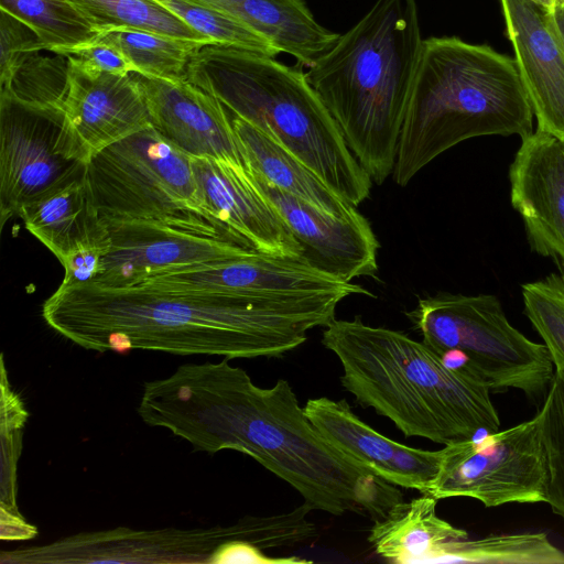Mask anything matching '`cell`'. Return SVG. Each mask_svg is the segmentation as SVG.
Here are the masks:
<instances>
[{"mask_svg":"<svg viewBox=\"0 0 564 564\" xmlns=\"http://www.w3.org/2000/svg\"><path fill=\"white\" fill-rule=\"evenodd\" d=\"M500 4L538 129L564 141V46L542 7L531 0H500Z\"/></svg>","mask_w":564,"mask_h":564,"instance_id":"ffe728a7","label":"cell"},{"mask_svg":"<svg viewBox=\"0 0 564 564\" xmlns=\"http://www.w3.org/2000/svg\"><path fill=\"white\" fill-rule=\"evenodd\" d=\"M0 9L29 24L46 51L89 42L98 33L67 0H0Z\"/></svg>","mask_w":564,"mask_h":564,"instance_id":"83f0119b","label":"cell"},{"mask_svg":"<svg viewBox=\"0 0 564 564\" xmlns=\"http://www.w3.org/2000/svg\"><path fill=\"white\" fill-rule=\"evenodd\" d=\"M545 10L564 4V0H531Z\"/></svg>","mask_w":564,"mask_h":564,"instance_id":"f35d334b","label":"cell"},{"mask_svg":"<svg viewBox=\"0 0 564 564\" xmlns=\"http://www.w3.org/2000/svg\"><path fill=\"white\" fill-rule=\"evenodd\" d=\"M97 32L132 28L169 36L216 44L154 0H67Z\"/></svg>","mask_w":564,"mask_h":564,"instance_id":"4316f807","label":"cell"},{"mask_svg":"<svg viewBox=\"0 0 564 564\" xmlns=\"http://www.w3.org/2000/svg\"><path fill=\"white\" fill-rule=\"evenodd\" d=\"M107 224V223H106ZM110 248L108 225L73 248L61 261L65 269L61 284L93 282L99 275L102 260Z\"/></svg>","mask_w":564,"mask_h":564,"instance_id":"e575fe53","label":"cell"},{"mask_svg":"<svg viewBox=\"0 0 564 564\" xmlns=\"http://www.w3.org/2000/svg\"><path fill=\"white\" fill-rule=\"evenodd\" d=\"M50 52L70 57L82 66L96 72L113 74L135 72L134 67L119 50L95 40L69 47H57Z\"/></svg>","mask_w":564,"mask_h":564,"instance_id":"d590c367","label":"cell"},{"mask_svg":"<svg viewBox=\"0 0 564 564\" xmlns=\"http://www.w3.org/2000/svg\"><path fill=\"white\" fill-rule=\"evenodd\" d=\"M224 12L311 67L339 34L319 24L304 0H196Z\"/></svg>","mask_w":564,"mask_h":564,"instance_id":"7402d4cb","label":"cell"},{"mask_svg":"<svg viewBox=\"0 0 564 564\" xmlns=\"http://www.w3.org/2000/svg\"><path fill=\"white\" fill-rule=\"evenodd\" d=\"M304 411L334 447L386 481L426 495L441 464L442 449L413 448L393 441L361 421L345 400H307Z\"/></svg>","mask_w":564,"mask_h":564,"instance_id":"ac0fdd59","label":"cell"},{"mask_svg":"<svg viewBox=\"0 0 564 564\" xmlns=\"http://www.w3.org/2000/svg\"><path fill=\"white\" fill-rule=\"evenodd\" d=\"M67 84L61 107L94 154L149 126L143 94L130 74L96 72L67 57Z\"/></svg>","mask_w":564,"mask_h":564,"instance_id":"d6986e66","label":"cell"},{"mask_svg":"<svg viewBox=\"0 0 564 564\" xmlns=\"http://www.w3.org/2000/svg\"><path fill=\"white\" fill-rule=\"evenodd\" d=\"M0 434H1V480H0V536L8 541H22L34 535L36 527L29 523L19 511L18 462L22 449L23 427L29 412L12 389L4 364L0 357Z\"/></svg>","mask_w":564,"mask_h":564,"instance_id":"d4e9b609","label":"cell"},{"mask_svg":"<svg viewBox=\"0 0 564 564\" xmlns=\"http://www.w3.org/2000/svg\"><path fill=\"white\" fill-rule=\"evenodd\" d=\"M453 563L564 564V551L543 532L468 536L458 544Z\"/></svg>","mask_w":564,"mask_h":564,"instance_id":"f1b7e54d","label":"cell"},{"mask_svg":"<svg viewBox=\"0 0 564 564\" xmlns=\"http://www.w3.org/2000/svg\"><path fill=\"white\" fill-rule=\"evenodd\" d=\"M67 57L54 58L39 53L30 56L15 72L8 91L20 100L37 105H57L64 97L67 84Z\"/></svg>","mask_w":564,"mask_h":564,"instance_id":"d6a6232c","label":"cell"},{"mask_svg":"<svg viewBox=\"0 0 564 564\" xmlns=\"http://www.w3.org/2000/svg\"><path fill=\"white\" fill-rule=\"evenodd\" d=\"M43 50L41 37L29 24L0 9V89L9 86L30 56Z\"/></svg>","mask_w":564,"mask_h":564,"instance_id":"836d02e7","label":"cell"},{"mask_svg":"<svg viewBox=\"0 0 564 564\" xmlns=\"http://www.w3.org/2000/svg\"><path fill=\"white\" fill-rule=\"evenodd\" d=\"M312 563L305 558L270 557L262 549L239 540L226 541L218 545L209 557L208 564H304Z\"/></svg>","mask_w":564,"mask_h":564,"instance_id":"8d00e7d4","label":"cell"},{"mask_svg":"<svg viewBox=\"0 0 564 564\" xmlns=\"http://www.w3.org/2000/svg\"><path fill=\"white\" fill-rule=\"evenodd\" d=\"M187 82L280 142L352 206L369 197L370 176L301 69L207 44L191 56Z\"/></svg>","mask_w":564,"mask_h":564,"instance_id":"8992f818","label":"cell"},{"mask_svg":"<svg viewBox=\"0 0 564 564\" xmlns=\"http://www.w3.org/2000/svg\"><path fill=\"white\" fill-rule=\"evenodd\" d=\"M406 316L425 345L490 390L517 389L544 400L555 372L550 352L509 323L497 296L442 292L420 297Z\"/></svg>","mask_w":564,"mask_h":564,"instance_id":"52a82bcc","label":"cell"},{"mask_svg":"<svg viewBox=\"0 0 564 564\" xmlns=\"http://www.w3.org/2000/svg\"><path fill=\"white\" fill-rule=\"evenodd\" d=\"M18 216L59 262L107 225L96 207L87 176L25 204Z\"/></svg>","mask_w":564,"mask_h":564,"instance_id":"cb8c5ba5","label":"cell"},{"mask_svg":"<svg viewBox=\"0 0 564 564\" xmlns=\"http://www.w3.org/2000/svg\"><path fill=\"white\" fill-rule=\"evenodd\" d=\"M230 119L249 172L326 213L344 216L357 208L275 139L238 116Z\"/></svg>","mask_w":564,"mask_h":564,"instance_id":"603a6c76","label":"cell"},{"mask_svg":"<svg viewBox=\"0 0 564 564\" xmlns=\"http://www.w3.org/2000/svg\"><path fill=\"white\" fill-rule=\"evenodd\" d=\"M93 40L119 50L137 73L172 83L187 80L191 56L208 44L132 28L104 30Z\"/></svg>","mask_w":564,"mask_h":564,"instance_id":"484cf974","label":"cell"},{"mask_svg":"<svg viewBox=\"0 0 564 564\" xmlns=\"http://www.w3.org/2000/svg\"><path fill=\"white\" fill-rule=\"evenodd\" d=\"M87 180L105 221L150 220L231 240L200 203L192 156L152 126L94 154Z\"/></svg>","mask_w":564,"mask_h":564,"instance_id":"ba28073f","label":"cell"},{"mask_svg":"<svg viewBox=\"0 0 564 564\" xmlns=\"http://www.w3.org/2000/svg\"><path fill=\"white\" fill-rule=\"evenodd\" d=\"M514 58L456 36L423 40L392 172L401 187L435 158L475 137L532 132Z\"/></svg>","mask_w":564,"mask_h":564,"instance_id":"5b68a950","label":"cell"},{"mask_svg":"<svg viewBox=\"0 0 564 564\" xmlns=\"http://www.w3.org/2000/svg\"><path fill=\"white\" fill-rule=\"evenodd\" d=\"M110 248L94 283L128 286L182 267L239 259L256 251L225 238L150 220L106 221Z\"/></svg>","mask_w":564,"mask_h":564,"instance_id":"4fadbf2b","label":"cell"},{"mask_svg":"<svg viewBox=\"0 0 564 564\" xmlns=\"http://www.w3.org/2000/svg\"><path fill=\"white\" fill-rule=\"evenodd\" d=\"M540 411L549 474L545 502L564 520V370L555 369Z\"/></svg>","mask_w":564,"mask_h":564,"instance_id":"1f68e13d","label":"cell"},{"mask_svg":"<svg viewBox=\"0 0 564 564\" xmlns=\"http://www.w3.org/2000/svg\"><path fill=\"white\" fill-rule=\"evenodd\" d=\"M509 180L531 250L564 269V141L539 129L522 137Z\"/></svg>","mask_w":564,"mask_h":564,"instance_id":"e0dca14e","label":"cell"},{"mask_svg":"<svg viewBox=\"0 0 564 564\" xmlns=\"http://www.w3.org/2000/svg\"><path fill=\"white\" fill-rule=\"evenodd\" d=\"M341 301L282 302L236 294L94 282L61 284L42 316L58 335L98 352L280 357L335 318Z\"/></svg>","mask_w":564,"mask_h":564,"instance_id":"7a4b0ae2","label":"cell"},{"mask_svg":"<svg viewBox=\"0 0 564 564\" xmlns=\"http://www.w3.org/2000/svg\"><path fill=\"white\" fill-rule=\"evenodd\" d=\"M437 499L421 495L395 503L370 529L368 542L391 563H453L457 545L468 533L436 513Z\"/></svg>","mask_w":564,"mask_h":564,"instance_id":"44dd1931","label":"cell"},{"mask_svg":"<svg viewBox=\"0 0 564 564\" xmlns=\"http://www.w3.org/2000/svg\"><path fill=\"white\" fill-rule=\"evenodd\" d=\"M249 174L300 243L303 261L344 282L377 273L379 242L357 208L336 216Z\"/></svg>","mask_w":564,"mask_h":564,"instance_id":"9a60e30c","label":"cell"},{"mask_svg":"<svg viewBox=\"0 0 564 564\" xmlns=\"http://www.w3.org/2000/svg\"><path fill=\"white\" fill-rule=\"evenodd\" d=\"M145 99L151 126L192 158L246 167L231 119L213 95L189 82L172 83L131 73Z\"/></svg>","mask_w":564,"mask_h":564,"instance_id":"2e32d148","label":"cell"},{"mask_svg":"<svg viewBox=\"0 0 564 564\" xmlns=\"http://www.w3.org/2000/svg\"><path fill=\"white\" fill-rule=\"evenodd\" d=\"M550 29L564 46V4L545 10Z\"/></svg>","mask_w":564,"mask_h":564,"instance_id":"74e56055","label":"cell"},{"mask_svg":"<svg viewBox=\"0 0 564 564\" xmlns=\"http://www.w3.org/2000/svg\"><path fill=\"white\" fill-rule=\"evenodd\" d=\"M248 516L208 528L80 532L44 545L2 551V564L205 563L226 541H249Z\"/></svg>","mask_w":564,"mask_h":564,"instance_id":"8fae6325","label":"cell"},{"mask_svg":"<svg viewBox=\"0 0 564 564\" xmlns=\"http://www.w3.org/2000/svg\"><path fill=\"white\" fill-rule=\"evenodd\" d=\"M422 42L415 0H377L305 73L378 185L395 165Z\"/></svg>","mask_w":564,"mask_h":564,"instance_id":"277c9868","label":"cell"},{"mask_svg":"<svg viewBox=\"0 0 564 564\" xmlns=\"http://www.w3.org/2000/svg\"><path fill=\"white\" fill-rule=\"evenodd\" d=\"M133 285L166 291L236 294L282 302L373 296L361 285L340 281L300 259L254 252L248 257L182 267L148 275Z\"/></svg>","mask_w":564,"mask_h":564,"instance_id":"7c38bea8","label":"cell"},{"mask_svg":"<svg viewBox=\"0 0 564 564\" xmlns=\"http://www.w3.org/2000/svg\"><path fill=\"white\" fill-rule=\"evenodd\" d=\"M200 35L217 45L275 57L280 51L247 25L196 0H154Z\"/></svg>","mask_w":564,"mask_h":564,"instance_id":"f546056e","label":"cell"},{"mask_svg":"<svg viewBox=\"0 0 564 564\" xmlns=\"http://www.w3.org/2000/svg\"><path fill=\"white\" fill-rule=\"evenodd\" d=\"M192 162L200 203L229 239L256 252L302 260L300 243L247 169L208 158Z\"/></svg>","mask_w":564,"mask_h":564,"instance_id":"5bb4252c","label":"cell"},{"mask_svg":"<svg viewBox=\"0 0 564 564\" xmlns=\"http://www.w3.org/2000/svg\"><path fill=\"white\" fill-rule=\"evenodd\" d=\"M322 344L338 358L341 386L404 436L448 445L499 431L489 386L404 333L334 318Z\"/></svg>","mask_w":564,"mask_h":564,"instance_id":"3957f363","label":"cell"},{"mask_svg":"<svg viewBox=\"0 0 564 564\" xmlns=\"http://www.w3.org/2000/svg\"><path fill=\"white\" fill-rule=\"evenodd\" d=\"M547 460L542 413L501 432L445 445L426 495L469 497L486 507L545 502Z\"/></svg>","mask_w":564,"mask_h":564,"instance_id":"30bf717a","label":"cell"},{"mask_svg":"<svg viewBox=\"0 0 564 564\" xmlns=\"http://www.w3.org/2000/svg\"><path fill=\"white\" fill-rule=\"evenodd\" d=\"M90 155L61 106L0 91L1 225L25 204L87 176Z\"/></svg>","mask_w":564,"mask_h":564,"instance_id":"9c48e42d","label":"cell"},{"mask_svg":"<svg viewBox=\"0 0 564 564\" xmlns=\"http://www.w3.org/2000/svg\"><path fill=\"white\" fill-rule=\"evenodd\" d=\"M137 411L144 424L170 431L194 451L250 456L313 510L364 511L376 521L402 501L397 486L318 433L286 379L258 387L228 358L182 365L166 378L145 382Z\"/></svg>","mask_w":564,"mask_h":564,"instance_id":"6da1fadb","label":"cell"},{"mask_svg":"<svg viewBox=\"0 0 564 564\" xmlns=\"http://www.w3.org/2000/svg\"><path fill=\"white\" fill-rule=\"evenodd\" d=\"M524 314L542 337L555 369L564 370V273L522 284Z\"/></svg>","mask_w":564,"mask_h":564,"instance_id":"4dcf8cb0","label":"cell"}]
</instances>
